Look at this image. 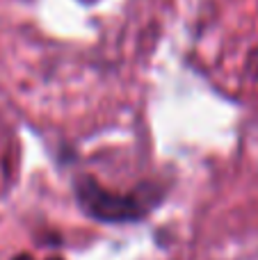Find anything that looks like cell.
Masks as SVG:
<instances>
[{
	"mask_svg": "<svg viewBox=\"0 0 258 260\" xmlns=\"http://www.w3.org/2000/svg\"><path fill=\"white\" fill-rule=\"evenodd\" d=\"M73 192L85 215H89L91 219L108 221V224L144 219L163 199V192L155 187H140L128 194L112 192L103 187L94 176H80L73 185Z\"/></svg>",
	"mask_w": 258,
	"mask_h": 260,
	"instance_id": "1",
	"label": "cell"
},
{
	"mask_svg": "<svg viewBox=\"0 0 258 260\" xmlns=\"http://www.w3.org/2000/svg\"><path fill=\"white\" fill-rule=\"evenodd\" d=\"M14 260H32L30 256H18V258H14Z\"/></svg>",
	"mask_w": 258,
	"mask_h": 260,
	"instance_id": "2",
	"label": "cell"
}]
</instances>
